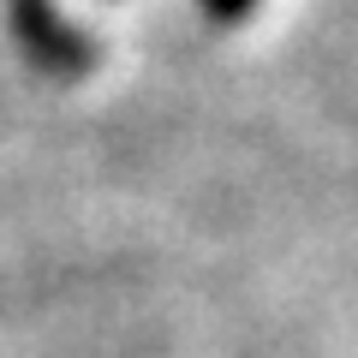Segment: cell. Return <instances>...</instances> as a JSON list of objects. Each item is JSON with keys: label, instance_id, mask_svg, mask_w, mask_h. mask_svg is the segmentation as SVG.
<instances>
[{"label": "cell", "instance_id": "obj_1", "mask_svg": "<svg viewBox=\"0 0 358 358\" xmlns=\"http://www.w3.org/2000/svg\"><path fill=\"white\" fill-rule=\"evenodd\" d=\"M6 24H13L18 48L54 78H84L96 66V42L54 6V0H6Z\"/></svg>", "mask_w": 358, "mask_h": 358}, {"label": "cell", "instance_id": "obj_2", "mask_svg": "<svg viewBox=\"0 0 358 358\" xmlns=\"http://www.w3.org/2000/svg\"><path fill=\"white\" fill-rule=\"evenodd\" d=\"M257 13V0H203V18L209 24H245Z\"/></svg>", "mask_w": 358, "mask_h": 358}]
</instances>
